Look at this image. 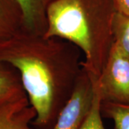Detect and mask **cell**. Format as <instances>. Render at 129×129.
Wrapping results in <instances>:
<instances>
[{"label":"cell","mask_w":129,"mask_h":129,"mask_svg":"<svg viewBox=\"0 0 129 129\" xmlns=\"http://www.w3.org/2000/svg\"><path fill=\"white\" fill-rule=\"evenodd\" d=\"M81 55L67 40L23 29L0 42V63L19 74L36 112L32 125L37 129H48L55 123L82 70Z\"/></svg>","instance_id":"1"},{"label":"cell","mask_w":129,"mask_h":129,"mask_svg":"<svg viewBox=\"0 0 129 129\" xmlns=\"http://www.w3.org/2000/svg\"><path fill=\"white\" fill-rule=\"evenodd\" d=\"M113 0H55L47 9L45 35L71 42L83 56L82 65L98 78L114 44Z\"/></svg>","instance_id":"2"},{"label":"cell","mask_w":129,"mask_h":129,"mask_svg":"<svg viewBox=\"0 0 129 129\" xmlns=\"http://www.w3.org/2000/svg\"><path fill=\"white\" fill-rule=\"evenodd\" d=\"M97 80L102 101L129 104V58L115 42Z\"/></svg>","instance_id":"3"},{"label":"cell","mask_w":129,"mask_h":129,"mask_svg":"<svg viewBox=\"0 0 129 129\" xmlns=\"http://www.w3.org/2000/svg\"><path fill=\"white\" fill-rule=\"evenodd\" d=\"M94 93L93 80L83 67L73 92L51 129H81L92 108Z\"/></svg>","instance_id":"4"},{"label":"cell","mask_w":129,"mask_h":129,"mask_svg":"<svg viewBox=\"0 0 129 129\" xmlns=\"http://www.w3.org/2000/svg\"><path fill=\"white\" fill-rule=\"evenodd\" d=\"M35 118L27 95L0 104V129H37L32 126Z\"/></svg>","instance_id":"5"},{"label":"cell","mask_w":129,"mask_h":129,"mask_svg":"<svg viewBox=\"0 0 129 129\" xmlns=\"http://www.w3.org/2000/svg\"><path fill=\"white\" fill-rule=\"evenodd\" d=\"M55 0H16L23 17V30L45 35L47 27V9Z\"/></svg>","instance_id":"6"},{"label":"cell","mask_w":129,"mask_h":129,"mask_svg":"<svg viewBox=\"0 0 129 129\" xmlns=\"http://www.w3.org/2000/svg\"><path fill=\"white\" fill-rule=\"evenodd\" d=\"M22 29V12L16 0H0V42Z\"/></svg>","instance_id":"7"},{"label":"cell","mask_w":129,"mask_h":129,"mask_svg":"<svg viewBox=\"0 0 129 129\" xmlns=\"http://www.w3.org/2000/svg\"><path fill=\"white\" fill-rule=\"evenodd\" d=\"M26 95L18 72L8 64L0 63V104Z\"/></svg>","instance_id":"8"},{"label":"cell","mask_w":129,"mask_h":129,"mask_svg":"<svg viewBox=\"0 0 129 129\" xmlns=\"http://www.w3.org/2000/svg\"><path fill=\"white\" fill-rule=\"evenodd\" d=\"M103 118L113 121L115 129H129V104L103 102L101 106Z\"/></svg>","instance_id":"9"},{"label":"cell","mask_w":129,"mask_h":129,"mask_svg":"<svg viewBox=\"0 0 129 129\" xmlns=\"http://www.w3.org/2000/svg\"><path fill=\"white\" fill-rule=\"evenodd\" d=\"M113 32L114 42L129 58V15L115 12Z\"/></svg>","instance_id":"10"},{"label":"cell","mask_w":129,"mask_h":129,"mask_svg":"<svg viewBox=\"0 0 129 129\" xmlns=\"http://www.w3.org/2000/svg\"><path fill=\"white\" fill-rule=\"evenodd\" d=\"M92 79L95 88L93 103L90 112L81 129H108L106 128L103 120V116L101 110L102 97L98 84V78H92Z\"/></svg>","instance_id":"11"},{"label":"cell","mask_w":129,"mask_h":129,"mask_svg":"<svg viewBox=\"0 0 129 129\" xmlns=\"http://www.w3.org/2000/svg\"><path fill=\"white\" fill-rule=\"evenodd\" d=\"M116 12L129 15V0H113Z\"/></svg>","instance_id":"12"}]
</instances>
